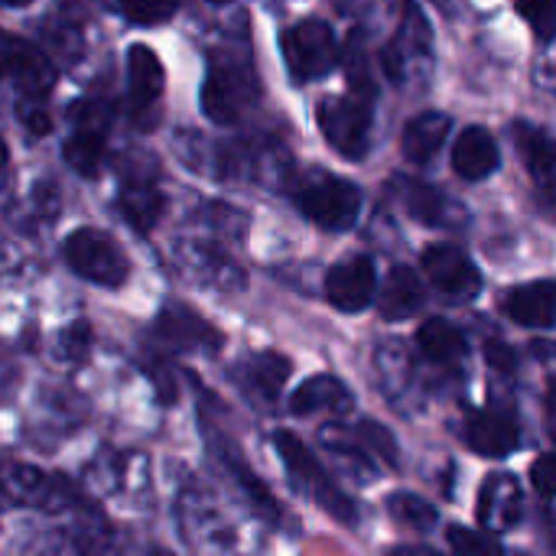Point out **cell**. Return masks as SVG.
Listing matches in <instances>:
<instances>
[{
    "label": "cell",
    "instance_id": "obj_1",
    "mask_svg": "<svg viewBox=\"0 0 556 556\" xmlns=\"http://www.w3.org/2000/svg\"><path fill=\"white\" fill-rule=\"evenodd\" d=\"M261 98V81L254 65L244 55H212L205 85H202V111L215 124H235L244 111H251Z\"/></svg>",
    "mask_w": 556,
    "mask_h": 556
},
{
    "label": "cell",
    "instance_id": "obj_2",
    "mask_svg": "<svg viewBox=\"0 0 556 556\" xmlns=\"http://www.w3.org/2000/svg\"><path fill=\"white\" fill-rule=\"evenodd\" d=\"M274 446H277V453H280V459H283V466H287L293 485H296L303 495H309V498H313L326 515H332L339 525H355V521H358L355 502L329 479V472L316 463V456L309 453V446H306L300 437H293V433H277V437H274Z\"/></svg>",
    "mask_w": 556,
    "mask_h": 556
},
{
    "label": "cell",
    "instance_id": "obj_3",
    "mask_svg": "<svg viewBox=\"0 0 556 556\" xmlns=\"http://www.w3.org/2000/svg\"><path fill=\"white\" fill-rule=\"evenodd\" d=\"M296 205L300 212L319 225L323 231H345L355 225L358 208H362V192L355 182L323 173V169H309L300 182H296Z\"/></svg>",
    "mask_w": 556,
    "mask_h": 556
},
{
    "label": "cell",
    "instance_id": "obj_4",
    "mask_svg": "<svg viewBox=\"0 0 556 556\" xmlns=\"http://www.w3.org/2000/svg\"><path fill=\"white\" fill-rule=\"evenodd\" d=\"M62 257L65 264L88 283L94 287H124V280L130 277V261L124 254V248L98 231V228H78L62 241Z\"/></svg>",
    "mask_w": 556,
    "mask_h": 556
},
{
    "label": "cell",
    "instance_id": "obj_5",
    "mask_svg": "<svg viewBox=\"0 0 556 556\" xmlns=\"http://www.w3.org/2000/svg\"><path fill=\"white\" fill-rule=\"evenodd\" d=\"M371 101L375 91L355 88L352 98L319 101V130L329 147L345 160H365L371 147Z\"/></svg>",
    "mask_w": 556,
    "mask_h": 556
},
{
    "label": "cell",
    "instance_id": "obj_6",
    "mask_svg": "<svg viewBox=\"0 0 556 556\" xmlns=\"http://www.w3.org/2000/svg\"><path fill=\"white\" fill-rule=\"evenodd\" d=\"M280 49H283V62L293 81H316L329 75L339 62L336 33L323 20H303L290 26L280 39Z\"/></svg>",
    "mask_w": 556,
    "mask_h": 556
},
{
    "label": "cell",
    "instance_id": "obj_7",
    "mask_svg": "<svg viewBox=\"0 0 556 556\" xmlns=\"http://www.w3.org/2000/svg\"><path fill=\"white\" fill-rule=\"evenodd\" d=\"M68 114H72V134L62 147V156L78 176H94L104 160L111 108L101 101H78V104H72Z\"/></svg>",
    "mask_w": 556,
    "mask_h": 556
},
{
    "label": "cell",
    "instance_id": "obj_8",
    "mask_svg": "<svg viewBox=\"0 0 556 556\" xmlns=\"http://www.w3.org/2000/svg\"><path fill=\"white\" fill-rule=\"evenodd\" d=\"M0 81L16 85L26 98H42L55 85V68L33 42L0 29Z\"/></svg>",
    "mask_w": 556,
    "mask_h": 556
},
{
    "label": "cell",
    "instance_id": "obj_9",
    "mask_svg": "<svg viewBox=\"0 0 556 556\" xmlns=\"http://www.w3.org/2000/svg\"><path fill=\"white\" fill-rule=\"evenodd\" d=\"M427 280L450 300H472L482 290V274L456 244H430L420 257Z\"/></svg>",
    "mask_w": 556,
    "mask_h": 556
},
{
    "label": "cell",
    "instance_id": "obj_10",
    "mask_svg": "<svg viewBox=\"0 0 556 556\" xmlns=\"http://www.w3.org/2000/svg\"><path fill=\"white\" fill-rule=\"evenodd\" d=\"M375 293H378V274H375V261L365 254L339 261L326 274V300L342 313L368 309L375 303Z\"/></svg>",
    "mask_w": 556,
    "mask_h": 556
},
{
    "label": "cell",
    "instance_id": "obj_11",
    "mask_svg": "<svg viewBox=\"0 0 556 556\" xmlns=\"http://www.w3.org/2000/svg\"><path fill=\"white\" fill-rule=\"evenodd\" d=\"M153 332L173 352H218L225 345V336L189 306H166L156 316Z\"/></svg>",
    "mask_w": 556,
    "mask_h": 556
},
{
    "label": "cell",
    "instance_id": "obj_12",
    "mask_svg": "<svg viewBox=\"0 0 556 556\" xmlns=\"http://www.w3.org/2000/svg\"><path fill=\"white\" fill-rule=\"evenodd\" d=\"M463 437H466L472 453L489 456V459H502L521 446V424L511 410L489 407V410L469 414Z\"/></svg>",
    "mask_w": 556,
    "mask_h": 556
},
{
    "label": "cell",
    "instance_id": "obj_13",
    "mask_svg": "<svg viewBox=\"0 0 556 556\" xmlns=\"http://www.w3.org/2000/svg\"><path fill=\"white\" fill-rule=\"evenodd\" d=\"M479 525L489 534H505L521 521V489L515 482V476H489V482L479 492V505H476Z\"/></svg>",
    "mask_w": 556,
    "mask_h": 556
},
{
    "label": "cell",
    "instance_id": "obj_14",
    "mask_svg": "<svg viewBox=\"0 0 556 556\" xmlns=\"http://www.w3.org/2000/svg\"><path fill=\"white\" fill-rule=\"evenodd\" d=\"M498 166H502V150H498V140L485 127H466L456 137V143H453V169L463 179H469V182L489 179Z\"/></svg>",
    "mask_w": 556,
    "mask_h": 556
},
{
    "label": "cell",
    "instance_id": "obj_15",
    "mask_svg": "<svg viewBox=\"0 0 556 556\" xmlns=\"http://www.w3.org/2000/svg\"><path fill=\"white\" fill-rule=\"evenodd\" d=\"M117 208H121V215L127 218V225L134 228V231H153L156 228V222L163 218V212H166V195H163V189L156 186V179L153 176H130V179H124V186H121V195H117Z\"/></svg>",
    "mask_w": 556,
    "mask_h": 556
},
{
    "label": "cell",
    "instance_id": "obj_16",
    "mask_svg": "<svg viewBox=\"0 0 556 556\" xmlns=\"http://www.w3.org/2000/svg\"><path fill=\"white\" fill-rule=\"evenodd\" d=\"M290 410L296 417H339L352 410V391L332 375H316L296 388V394L290 397Z\"/></svg>",
    "mask_w": 556,
    "mask_h": 556
},
{
    "label": "cell",
    "instance_id": "obj_17",
    "mask_svg": "<svg viewBox=\"0 0 556 556\" xmlns=\"http://www.w3.org/2000/svg\"><path fill=\"white\" fill-rule=\"evenodd\" d=\"M163 62L150 46H130L127 49V94L134 111H147L163 94Z\"/></svg>",
    "mask_w": 556,
    "mask_h": 556
},
{
    "label": "cell",
    "instance_id": "obj_18",
    "mask_svg": "<svg viewBox=\"0 0 556 556\" xmlns=\"http://www.w3.org/2000/svg\"><path fill=\"white\" fill-rule=\"evenodd\" d=\"M287 378H290V362L277 352H261L235 368V381L241 384V391H248L261 404H274Z\"/></svg>",
    "mask_w": 556,
    "mask_h": 556
},
{
    "label": "cell",
    "instance_id": "obj_19",
    "mask_svg": "<svg viewBox=\"0 0 556 556\" xmlns=\"http://www.w3.org/2000/svg\"><path fill=\"white\" fill-rule=\"evenodd\" d=\"M215 456L222 459V466L235 476V482H238V489L244 492V498H248V505L254 508V515H261L264 521H280V505H277V498L270 495V489L254 476V469L238 456V450H235V443H228L225 437H218L215 443Z\"/></svg>",
    "mask_w": 556,
    "mask_h": 556
},
{
    "label": "cell",
    "instance_id": "obj_20",
    "mask_svg": "<svg viewBox=\"0 0 556 556\" xmlns=\"http://www.w3.org/2000/svg\"><path fill=\"white\" fill-rule=\"evenodd\" d=\"M424 303H427L424 280L410 267H394L378 293V309L384 319H410L424 309Z\"/></svg>",
    "mask_w": 556,
    "mask_h": 556
},
{
    "label": "cell",
    "instance_id": "obj_21",
    "mask_svg": "<svg viewBox=\"0 0 556 556\" xmlns=\"http://www.w3.org/2000/svg\"><path fill=\"white\" fill-rule=\"evenodd\" d=\"M450 114L443 111H424L417 117L407 121L404 134H401V150L410 163H430L437 156V150L446 143L450 137Z\"/></svg>",
    "mask_w": 556,
    "mask_h": 556
},
{
    "label": "cell",
    "instance_id": "obj_22",
    "mask_svg": "<svg viewBox=\"0 0 556 556\" xmlns=\"http://www.w3.org/2000/svg\"><path fill=\"white\" fill-rule=\"evenodd\" d=\"M397 199L407 208V215L424 222V225H433V228L453 225L456 205L437 186H427L420 179H401L397 182Z\"/></svg>",
    "mask_w": 556,
    "mask_h": 556
},
{
    "label": "cell",
    "instance_id": "obj_23",
    "mask_svg": "<svg viewBox=\"0 0 556 556\" xmlns=\"http://www.w3.org/2000/svg\"><path fill=\"white\" fill-rule=\"evenodd\" d=\"M505 313L518 323V326H531V329H554V280H534L518 287L508 303Z\"/></svg>",
    "mask_w": 556,
    "mask_h": 556
},
{
    "label": "cell",
    "instance_id": "obj_24",
    "mask_svg": "<svg viewBox=\"0 0 556 556\" xmlns=\"http://www.w3.org/2000/svg\"><path fill=\"white\" fill-rule=\"evenodd\" d=\"M417 345H420V355L433 365H459L469 352L466 345V336L450 323V319H427L420 329H417Z\"/></svg>",
    "mask_w": 556,
    "mask_h": 556
},
{
    "label": "cell",
    "instance_id": "obj_25",
    "mask_svg": "<svg viewBox=\"0 0 556 556\" xmlns=\"http://www.w3.org/2000/svg\"><path fill=\"white\" fill-rule=\"evenodd\" d=\"M515 143L528 163V173L541 186V192L551 195L554 192V147H551L547 130H541L538 124H515Z\"/></svg>",
    "mask_w": 556,
    "mask_h": 556
},
{
    "label": "cell",
    "instance_id": "obj_26",
    "mask_svg": "<svg viewBox=\"0 0 556 556\" xmlns=\"http://www.w3.org/2000/svg\"><path fill=\"white\" fill-rule=\"evenodd\" d=\"M388 515L397 521V525H404V528H410V531H430L433 525H437V508L427 502V498H420V495H414V492H397V495H391L388 498Z\"/></svg>",
    "mask_w": 556,
    "mask_h": 556
},
{
    "label": "cell",
    "instance_id": "obj_27",
    "mask_svg": "<svg viewBox=\"0 0 556 556\" xmlns=\"http://www.w3.org/2000/svg\"><path fill=\"white\" fill-rule=\"evenodd\" d=\"M446 541H450V547H453L456 554H502V544H498L489 531L482 534V531H469V528H463V525H453V528L446 531Z\"/></svg>",
    "mask_w": 556,
    "mask_h": 556
},
{
    "label": "cell",
    "instance_id": "obj_28",
    "mask_svg": "<svg viewBox=\"0 0 556 556\" xmlns=\"http://www.w3.org/2000/svg\"><path fill=\"white\" fill-rule=\"evenodd\" d=\"M521 16L531 23V29L538 33V39L547 46L556 33V3L554 0H515Z\"/></svg>",
    "mask_w": 556,
    "mask_h": 556
},
{
    "label": "cell",
    "instance_id": "obj_29",
    "mask_svg": "<svg viewBox=\"0 0 556 556\" xmlns=\"http://www.w3.org/2000/svg\"><path fill=\"white\" fill-rule=\"evenodd\" d=\"M124 13L130 23H140V26H156V23H166L179 0H121Z\"/></svg>",
    "mask_w": 556,
    "mask_h": 556
},
{
    "label": "cell",
    "instance_id": "obj_30",
    "mask_svg": "<svg viewBox=\"0 0 556 556\" xmlns=\"http://www.w3.org/2000/svg\"><path fill=\"white\" fill-rule=\"evenodd\" d=\"M362 437H365V443L388 463V466H397V446H394V440H391V433L381 427V424H371V420H365L362 424Z\"/></svg>",
    "mask_w": 556,
    "mask_h": 556
},
{
    "label": "cell",
    "instance_id": "obj_31",
    "mask_svg": "<svg viewBox=\"0 0 556 556\" xmlns=\"http://www.w3.org/2000/svg\"><path fill=\"white\" fill-rule=\"evenodd\" d=\"M20 121L29 134H49L52 130V117L42 104H36V98L20 101Z\"/></svg>",
    "mask_w": 556,
    "mask_h": 556
},
{
    "label": "cell",
    "instance_id": "obj_32",
    "mask_svg": "<svg viewBox=\"0 0 556 556\" xmlns=\"http://www.w3.org/2000/svg\"><path fill=\"white\" fill-rule=\"evenodd\" d=\"M88 342H91V326L88 323H75V326H68L62 332V349H65L68 358H81Z\"/></svg>",
    "mask_w": 556,
    "mask_h": 556
},
{
    "label": "cell",
    "instance_id": "obj_33",
    "mask_svg": "<svg viewBox=\"0 0 556 556\" xmlns=\"http://www.w3.org/2000/svg\"><path fill=\"white\" fill-rule=\"evenodd\" d=\"M531 479H534V489L551 502L554 498V456H541L531 469Z\"/></svg>",
    "mask_w": 556,
    "mask_h": 556
},
{
    "label": "cell",
    "instance_id": "obj_34",
    "mask_svg": "<svg viewBox=\"0 0 556 556\" xmlns=\"http://www.w3.org/2000/svg\"><path fill=\"white\" fill-rule=\"evenodd\" d=\"M485 355H489V362H492L498 371H515V355H511V349H508V345H502V342H489Z\"/></svg>",
    "mask_w": 556,
    "mask_h": 556
},
{
    "label": "cell",
    "instance_id": "obj_35",
    "mask_svg": "<svg viewBox=\"0 0 556 556\" xmlns=\"http://www.w3.org/2000/svg\"><path fill=\"white\" fill-rule=\"evenodd\" d=\"M7 166H10V153H7L3 137H0V186H3V179H7Z\"/></svg>",
    "mask_w": 556,
    "mask_h": 556
},
{
    "label": "cell",
    "instance_id": "obj_36",
    "mask_svg": "<svg viewBox=\"0 0 556 556\" xmlns=\"http://www.w3.org/2000/svg\"><path fill=\"white\" fill-rule=\"evenodd\" d=\"M0 3H7V7H26V3H33V0H0Z\"/></svg>",
    "mask_w": 556,
    "mask_h": 556
}]
</instances>
